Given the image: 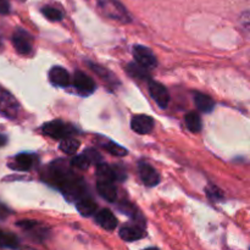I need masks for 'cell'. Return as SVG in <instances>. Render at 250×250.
Returning <instances> with one entry per match:
<instances>
[{"label":"cell","mask_w":250,"mask_h":250,"mask_svg":"<svg viewBox=\"0 0 250 250\" xmlns=\"http://www.w3.org/2000/svg\"><path fill=\"white\" fill-rule=\"evenodd\" d=\"M97 2L100 11L109 19L121 23H127L131 21L128 11L119 0H97Z\"/></svg>","instance_id":"1"},{"label":"cell","mask_w":250,"mask_h":250,"mask_svg":"<svg viewBox=\"0 0 250 250\" xmlns=\"http://www.w3.org/2000/svg\"><path fill=\"white\" fill-rule=\"evenodd\" d=\"M42 131L44 134L54 139H63L71 136L75 132V128L71 127L70 125L63 124L62 121H50L44 125Z\"/></svg>","instance_id":"2"},{"label":"cell","mask_w":250,"mask_h":250,"mask_svg":"<svg viewBox=\"0 0 250 250\" xmlns=\"http://www.w3.org/2000/svg\"><path fill=\"white\" fill-rule=\"evenodd\" d=\"M20 111V105L14 95L0 87V112L6 117L14 119Z\"/></svg>","instance_id":"3"},{"label":"cell","mask_w":250,"mask_h":250,"mask_svg":"<svg viewBox=\"0 0 250 250\" xmlns=\"http://www.w3.org/2000/svg\"><path fill=\"white\" fill-rule=\"evenodd\" d=\"M12 43L17 53L22 55H28L33 48V39L32 36L27 31L21 28H17L12 36Z\"/></svg>","instance_id":"4"},{"label":"cell","mask_w":250,"mask_h":250,"mask_svg":"<svg viewBox=\"0 0 250 250\" xmlns=\"http://www.w3.org/2000/svg\"><path fill=\"white\" fill-rule=\"evenodd\" d=\"M133 56L137 63L146 68H150L156 66V59L150 49L143 45H136L133 48Z\"/></svg>","instance_id":"5"},{"label":"cell","mask_w":250,"mask_h":250,"mask_svg":"<svg viewBox=\"0 0 250 250\" xmlns=\"http://www.w3.org/2000/svg\"><path fill=\"white\" fill-rule=\"evenodd\" d=\"M149 93H150L151 98L158 103L160 107H166L170 102V94L168 90L164 87L161 83L155 82V81H150L149 82Z\"/></svg>","instance_id":"6"},{"label":"cell","mask_w":250,"mask_h":250,"mask_svg":"<svg viewBox=\"0 0 250 250\" xmlns=\"http://www.w3.org/2000/svg\"><path fill=\"white\" fill-rule=\"evenodd\" d=\"M73 85L78 92L83 94H90L95 90V83L89 76L85 75L82 71H77L73 76Z\"/></svg>","instance_id":"7"},{"label":"cell","mask_w":250,"mask_h":250,"mask_svg":"<svg viewBox=\"0 0 250 250\" xmlns=\"http://www.w3.org/2000/svg\"><path fill=\"white\" fill-rule=\"evenodd\" d=\"M139 176L142 182L148 187H154L160 182V176L156 172L155 168L146 163H142L139 165Z\"/></svg>","instance_id":"8"},{"label":"cell","mask_w":250,"mask_h":250,"mask_svg":"<svg viewBox=\"0 0 250 250\" xmlns=\"http://www.w3.org/2000/svg\"><path fill=\"white\" fill-rule=\"evenodd\" d=\"M131 127L134 132L139 134H146L153 131L154 120L146 115H137L132 119Z\"/></svg>","instance_id":"9"},{"label":"cell","mask_w":250,"mask_h":250,"mask_svg":"<svg viewBox=\"0 0 250 250\" xmlns=\"http://www.w3.org/2000/svg\"><path fill=\"white\" fill-rule=\"evenodd\" d=\"M95 221L106 231H112L117 226V219L109 209H103L98 211V214L95 215Z\"/></svg>","instance_id":"10"},{"label":"cell","mask_w":250,"mask_h":250,"mask_svg":"<svg viewBox=\"0 0 250 250\" xmlns=\"http://www.w3.org/2000/svg\"><path fill=\"white\" fill-rule=\"evenodd\" d=\"M49 80L54 85H58V87H67L71 82L70 73L65 68L59 67V66L51 68L49 72Z\"/></svg>","instance_id":"11"},{"label":"cell","mask_w":250,"mask_h":250,"mask_svg":"<svg viewBox=\"0 0 250 250\" xmlns=\"http://www.w3.org/2000/svg\"><path fill=\"white\" fill-rule=\"evenodd\" d=\"M34 156L31 154H19L15 156L12 164H10V167L16 171H28L33 167Z\"/></svg>","instance_id":"12"},{"label":"cell","mask_w":250,"mask_h":250,"mask_svg":"<svg viewBox=\"0 0 250 250\" xmlns=\"http://www.w3.org/2000/svg\"><path fill=\"white\" fill-rule=\"evenodd\" d=\"M97 188L99 194L109 203H114L117 197L116 187L111 181H98Z\"/></svg>","instance_id":"13"},{"label":"cell","mask_w":250,"mask_h":250,"mask_svg":"<svg viewBox=\"0 0 250 250\" xmlns=\"http://www.w3.org/2000/svg\"><path fill=\"white\" fill-rule=\"evenodd\" d=\"M143 229L137 226V225H128V226H124L120 229V237L126 242L138 241V239L143 238Z\"/></svg>","instance_id":"14"},{"label":"cell","mask_w":250,"mask_h":250,"mask_svg":"<svg viewBox=\"0 0 250 250\" xmlns=\"http://www.w3.org/2000/svg\"><path fill=\"white\" fill-rule=\"evenodd\" d=\"M76 207H77L78 211H80L83 216H90V215H93L97 211L98 208L94 200H93L92 198H87L85 195L77 200Z\"/></svg>","instance_id":"15"},{"label":"cell","mask_w":250,"mask_h":250,"mask_svg":"<svg viewBox=\"0 0 250 250\" xmlns=\"http://www.w3.org/2000/svg\"><path fill=\"white\" fill-rule=\"evenodd\" d=\"M194 102L195 105H197L198 109L202 112H210L212 111L215 106V103L209 95L203 94V93L195 92L194 93Z\"/></svg>","instance_id":"16"},{"label":"cell","mask_w":250,"mask_h":250,"mask_svg":"<svg viewBox=\"0 0 250 250\" xmlns=\"http://www.w3.org/2000/svg\"><path fill=\"white\" fill-rule=\"evenodd\" d=\"M97 176L99 181H116V172H115V167L106 165V164H98L97 165Z\"/></svg>","instance_id":"17"},{"label":"cell","mask_w":250,"mask_h":250,"mask_svg":"<svg viewBox=\"0 0 250 250\" xmlns=\"http://www.w3.org/2000/svg\"><path fill=\"white\" fill-rule=\"evenodd\" d=\"M186 125H187L188 129L193 133H198V132L202 131V119L195 111H190L186 115Z\"/></svg>","instance_id":"18"},{"label":"cell","mask_w":250,"mask_h":250,"mask_svg":"<svg viewBox=\"0 0 250 250\" xmlns=\"http://www.w3.org/2000/svg\"><path fill=\"white\" fill-rule=\"evenodd\" d=\"M78 148H80V142L75 138H71V137L63 138L60 143V149L66 154H75L78 150Z\"/></svg>","instance_id":"19"},{"label":"cell","mask_w":250,"mask_h":250,"mask_svg":"<svg viewBox=\"0 0 250 250\" xmlns=\"http://www.w3.org/2000/svg\"><path fill=\"white\" fill-rule=\"evenodd\" d=\"M17 247H19V239L16 238V236L11 233L0 234V248L15 249Z\"/></svg>","instance_id":"20"},{"label":"cell","mask_w":250,"mask_h":250,"mask_svg":"<svg viewBox=\"0 0 250 250\" xmlns=\"http://www.w3.org/2000/svg\"><path fill=\"white\" fill-rule=\"evenodd\" d=\"M102 144L103 148L105 149V150L109 151L110 154H112V155H116V156H125L127 155V150L124 148V146H119V144L116 143H112V142H105V143H100Z\"/></svg>","instance_id":"21"},{"label":"cell","mask_w":250,"mask_h":250,"mask_svg":"<svg viewBox=\"0 0 250 250\" xmlns=\"http://www.w3.org/2000/svg\"><path fill=\"white\" fill-rule=\"evenodd\" d=\"M42 12H43L44 16H45L48 20H50V21H60V20H62L63 17L62 12H61L59 9H56V7H53V6L43 7V9H42Z\"/></svg>","instance_id":"22"},{"label":"cell","mask_w":250,"mask_h":250,"mask_svg":"<svg viewBox=\"0 0 250 250\" xmlns=\"http://www.w3.org/2000/svg\"><path fill=\"white\" fill-rule=\"evenodd\" d=\"M71 164H72L75 167L80 168V170H87L92 163H90V160L88 159V156L85 155V154H82V155L75 156V158L72 159V161H71Z\"/></svg>","instance_id":"23"},{"label":"cell","mask_w":250,"mask_h":250,"mask_svg":"<svg viewBox=\"0 0 250 250\" xmlns=\"http://www.w3.org/2000/svg\"><path fill=\"white\" fill-rule=\"evenodd\" d=\"M85 155L88 156V159L90 160V163L92 164H95V165H98V164L102 163V155H100L99 153H98L95 149H87V150L84 151Z\"/></svg>","instance_id":"24"},{"label":"cell","mask_w":250,"mask_h":250,"mask_svg":"<svg viewBox=\"0 0 250 250\" xmlns=\"http://www.w3.org/2000/svg\"><path fill=\"white\" fill-rule=\"evenodd\" d=\"M241 26L243 31L250 36V11L244 12L241 16Z\"/></svg>","instance_id":"25"},{"label":"cell","mask_w":250,"mask_h":250,"mask_svg":"<svg viewBox=\"0 0 250 250\" xmlns=\"http://www.w3.org/2000/svg\"><path fill=\"white\" fill-rule=\"evenodd\" d=\"M10 214H11V211H10L9 208L2 204V203H0V220L7 219Z\"/></svg>","instance_id":"26"},{"label":"cell","mask_w":250,"mask_h":250,"mask_svg":"<svg viewBox=\"0 0 250 250\" xmlns=\"http://www.w3.org/2000/svg\"><path fill=\"white\" fill-rule=\"evenodd\" d=\"M10 12V2L7 0H0V14L6 15Z\"/></svg>","instance_id":"27"},{"label":"cell","mask_w":250,"mask_h":250,"mask_svg":"<svg viewBox=\"0 0 250 250\" xmlns=\"http://www.w3.org/2000/svg\"><path fill=\"white\" fill-rule=\"evenodd\" d=\"M208 195H209V197H211L214 200H216L217 198H222L221 192H220L219 189H216L215 187H212V190L208 189Z\"/></svg>","instance_id":"28"},{"label":"cell","mask_w":250,"mask_h":250,"mask_svg":"<svg viewBox=\"0 0 250 250\" xmlns=\"http://www.w3.org/2000/svg\"><path fill=\"white\" fill-rule=\"evenodd\" d=\"M6 142H7L6 137H5L4 134H0V146H5V144H6Z\"/></svg>","instance_id":"29"},{"label":"cell","mask_w":250,"mask_h":250,"mask_svg":"<svg viewBox=\"0 0 250 250\" xmlns=\"http://www.w3.org/2000/svg\"><path fill=\"white\" fill-rule=\"evenodd\" d=\"M0 45H1V41H0Z\"/></svg>","instance_id":"30"},{"label":"cell","mask_w":250,"mask_h":250,"mask_svg":"<svg viewBox=\"0 0 250 250\" xmlns=\"http://www.w3.org/2000/svg\"><path fill=\"white\" fill-rule=\"evenodd\" d=\"M1 233H2V232H1V231H0V234H1Z\"/></svg>","instance_id":"31"},{"label":"cell","mask_w":250,"mask_h":250,"mask_svg":"<svg viewBox=\"0 0 250 250\" xmlns=\"http://www.w3.org/2000/svg\"><path fill=\"white\" fill-rule=\"evenodd\" d=\"M22 1H24V0H22Z\"/></svg>","instance_id":"32"}]
</instances>
